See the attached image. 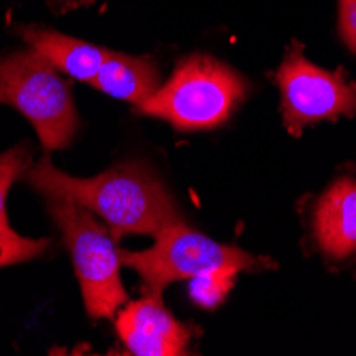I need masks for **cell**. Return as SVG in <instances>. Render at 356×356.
<instances>
[{"instance_id":"cell-15","label":"cell","mask_w":356,"mask_h":356,"mask_svg":"<svg viewBox=\"0 0 356 356\" xmlns=\"http://www.w3.org/2000/svg\"><path fill=\"white\" fill-rule=\"evenodd\" d=\"M47 3L56 13H69L79 7H88L92 0H47Z\"/></svg>"},{"instance_id":"cell-4","label":"cell","mask_w":356,"mask_h":356,"mask_svg":"<svg viewBox=\"0 0 356 356\" xmlns=\"http://www.w3.org/2000/svg\"><path fill=\"white\" fill-rule=\"evenodd\" d=\"M49 213L69 245L90 318H113L128 295L120 277V254L109 229L69 199H49Z\"/></svg>"},{"instance_id":"cell-9","label":"cell","mask_w":356,"mask_h":356,"mask_svg":"<svg viewBox=\"0 0 356 356\" xmlns=\"http://www.w3.org/2000/svg\"><path fill=\"white\" fill-rule=\"evenodd\" d=\"M19 37L30 45V49H35L43 58H47L56 69L79 81H92L109 56V51L103 47H96L92 43L45 28L24 26L19 28Z\"/></svg>"},{"instance_id":"cell-13","label":"cell","mask_w":356,"mask_h":356,"mask_svg":"<svg viewBox=\"0 0 356 356\" xmlns=\"http://www.w3.org/2000/svg\"><path fill=\"white\" fill-rule=\"evenodd\" d=\"M49 248V239H28L13 229H0V267L30 261Z\"/></svg>"},{"instance_id":"cell-8","label":"cell","mask_w":356,"mask_h":356,"mask_svg":"<svg viewBox=\"0 0 356 356\" xmlns=\"http://www.w3.org/2000/svg\"><path fill=\"white\" fill-rule=\"evenodd\" d=\"M314 231L320 248L333 258H346L356 250V181H335L316 207Z\"/></svg>"},{"instance_id":"cell-2","label":"cell","mask_w":356,"mask_h":356,"mask_svg":"<svg viewBox=\"0 0 356 356\" xmlns=\"http://www.w3.org/2000/svg\"><path fill=\"white\" fill-rule=\"evenodd\" d=\"M245 92L248 83L231 67L197 54L181 60L171 79L137 111L163 118L177 131H207L229 120Z\"/></svg>"},{"instance_id":"cell-5","label":"cell","mask_w":356,"mask_h":356,"mask_svg":"<svg viewBox=\"0 0 356 356\" xmlns=\"http://www.w3.org/2000/svg\"><path fill=\"white\" fill-rule=\"evenodd\" d=\"M154 239L156 243L145 252L118 250L120 261L135 269L152 293H160L171 282L192 280L218 267L258 271L273 265L267 258L250 256L239 248L216 243L205 235L188 229L186 222L169 226Z\"/></svg>"},{"instance_id":"cell-1","label":"cell","mask_w":356,"mask_h":356,"mask_svg":"<svg viewBox=\"0 0 356 356\" xmlns=\"http://www.w3.org/2000/svg\"><path fill=\"white\" fill-rule=\"evenodd\" d=\"M28 181L47 199H69L99 213L109 233L156 237L184 218L165 184L147 167L128 163L90 179H77L58 171L45 156L28 171Z\"/></svg>"},{"instance_id":"cell-11","label":"cell","mask_w":356,"mask_h":356,"mask_svg":"<svg viewBox=\"0 0 356 356\" xmlns=\"http://www.w3.org/2000/svg\"><path fill=\"white\" fill-rule=\"evenodd\" d=\"M239 269L235 267H218L211 271H205L197 277H192L190 284V297L203 307H216L226 293L233 288L235 277Z\"/></svg>"},{"instance_id":"cell-3","label":"cell","mask_w":356,"mask_h":356,"mask_svg":"<svg viewBox=\"0 0 356 356\" xmlns=\"http://www.w3.org/2000/svg\"><path fill=\"white\" fill-rule=\"evenodd\" d=\"M0 103L32 122L47 152L67 147L79 128L69 83L35 49L0 58Z\"/></svg>"},{"instance_id":"cell-6","label":"cell","mask_w":356,"mask_h":356,"mask_svg":"<svg viewBox=\"0 0 356 356\" xmlns=\"http://www.w3.org/2000/svg\"><path fill=\"white\" fill-rule=\"evenodd\" d=\"M282 90L284 126L290 135H301L307 124L356 115V83L343 71L327 73L303 56L301 45L293 43L277 71Z\"/></svg>"},{"instance_id":"cell-10","label":"cell","mask_w":356,"mask_h":356,"mask_svg":"<svg viewBox=\"0 0 356 356\" xmlns=\"http://www.w3.org/2000/svg\"><path fill=\"white\" fill-rule=\"evenodd\" d=\"M158 79L160 75L152 58L109 51L101 71L90 83L113 99L139 107L158 90Z\"/></svg>"},{"instance_id":"cell-7","label":"cell","mask_w":356,"mask_h":356,"mask_svg":"<svg viewBox=\"0 0 356 356\" xmlns=\"http://www.w3.org/2000/svg\"><path fill=\"white\" fill-rule=\"evenodd\" d=\"M124 346L139 356H177L188 348L190 331L163 305L160 293L128 303L115 318Z\"/></svg>"},{"instance_id":"cell-14","label":"cell","mask_w":356,"mask_h":356,"mask_svg":"<svg viewBox=\"0 0 356 356\" xmlns=\"http://www.w3.org/2000/svg\"><path fill=\"white\" fill-rule=\"evenodd\" d=\"M339 35L356 54V0H339Z\"/></svg>"},{"instance_id":"cell-12","label":"cell","mask_w":356,"mask_h":356,"mask_svg":"<svg viewBox=\"0 0 356 356\" xmlns=\"http://www.w3.org/2000/svg\"><path fill=\"white\" fill-rule=\"evenodd\" d=\"M32 167V154L26 145H17L0 156V229H11L7 211H5V199L11 184L28 169Z\"/></svg>"}]
</instances>
